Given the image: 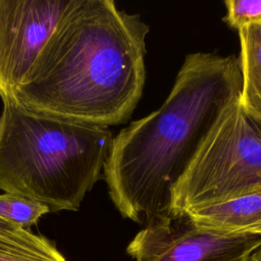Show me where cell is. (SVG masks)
<instances>
[{"label": "cell", "mask_w": 261, "mask_h": 261, "mask_svg": "<svg viewBox=\"0 0 261 261\" xmlns=\"http://www.w3.org/2000/svg\"><path fill=\"white\" fill-rule=\"evenodd\" d=\"M149 30L112 0H71L12 102L81 123H123L143 94Z\"/></svg>", "instance_id": "cell-1"}, {"label": "cell", "mask_w": 261, "mask_h": 261, "mask_svg": "<svg viewBox=\"0 0 261 261\" xmlns=\"http://www.w3.org/2000/svg\"><path fill=\"white\" fill-rule=\"evenodd\" d=\"M233 55L186 56L163 104L113 137L103 171L116 209L144 227L171 216V193L221 110L240 96Z\"/></svg>", "instance_id": "cell-2"}, {"label": "cell", "mask_w": 261, "mask_h": 261, "mask_svg": "<svg viewBox=\"0 0 261 261\" xmlns=\"http://www.w3.org/2000/svg\"><path fill=\"white\" fill-rule=\"evenodd\" d=\"M113 141L108 127L31 112L12 101L0 115V190L76 211L101 175Z\"/></svg>", "instance_id": "cell-3"}, {"label": "cell", "mask_w": 261, "mask_h": 261, "mask_svg": "<svg viewBox=\"0 0 261 261\" xmlns=\"http://www.w3.org/2000/svg\"><path fill=\"white\" fill-rule=\"evenodd\" d=\"M261 193V127L240 96L219 113L171 193L172 215Z\"/></svg>", "instance_id": "cell-4"}, {"label": "cell", "mask_w": 261, "mask_h": 261, "mask_svg": "<svg viewBox=\"0 0 261 261\" xmlns=\"http://www.w3.org/2000/svg\"><path fill=\"white\" fill-rule=\"evenodd\" d=\"M261 234H228L196 225L176 214L144 227L126 248L136 261H249Z\"/></svg>", "instance_id": "cell-5"}, {"label": "cell", "mask_w": 261, "mask_h": 261, "mask_svg": "<svg viewBox=\"0 0 261 261\" xmlns=\"http://www.w3.org/2000/svg\"><path fill=\"white\" fill-rule=\"evenodd\" d=\"M71 0H0V97L13 101Z\"/></svg>", "instance_id": "cell-6"}, {"label": "cell", "mask_w": 261, "mask_h": 261, "mask_svg": "<svg viewBox=\"0 0 261 261\" xmlns=\"http://www.w3.org/2000/svg\"><path fill=\"white\" fill-rule=\"evenodd\" d=\"M182 213L205 229L228 234H261V193L191 208Z\"/></svg>", "instance_id": "cell-7"}, {"label": "cell", "mask_w": 261, "mask_h": 261, "mask_svg": "<svg viewBox=\"0 0 261 261\" xmlns=\"http://www.w3.org/2000/svg\"><path fill=\"white\" fill-rule=\"evenodd\" d=\"M242 89L240 103L244 112L261 127V27L239 31Z\"/></svg>", "instance_id": "cell-8"}, {"label": "cell", "mask_w": 261, "mask_h": 261, "mask_svg": "<svg viewBox=\"0 0 261 261\" xmlns=\"http://www.w3.org/2000/svg\"><path fill=\"white\" fill-rule=\"evenodd\" d=\"M48 212L50 210L46 205L32 199L8 193L0 194V218L18 227L29 229Z\"/></svg>", "instance_id": "cell-9"}, {"label": "cell", "mask_w": 261, "mask_h": 261, "mask_svg": "<svg viewBox=\"0 0 261 261\" xmlns=\"http://www.w3.org/2000/svg\"><path fill=\"white\" fill-rule=\"evenodd\" d=\"M0 261H66L55 246L45 237L27 244L0 248Z\"/></svg>", "instance_id": "cell-10"}, {"label": "cell", "mask_w": 261, "mask_h": 261, "mask_svg": "<svg viewBox=\"0 0 261 261\" xmlns=\"http://www.w3.org/2000/svg\"><path fill=\"white\" fill-rule=\"evenodd\" d=\"M223 20L232 29L261 27V0H226Z\"/></svg>", "instance_id": "cell-11"}, {"label": "cell", "mask_w": 261, "mask_h": 261, "mask_svg": "<svg viewBox=\"0 0 261 261\" xmlns=\"http://www.w3.org/2000/svg\"><path fill=\"white\" fill-rule=\"evenodd\" d=\"M37 236L30 229L18 227L0 218V248L27 244L34 241Z\"/></svg>", "instance_id": "cell-12"}, {"label": "cell", "mask_w": 261, "mask_h": 261, "mask_svg": "<svg viewBox=\"0 0 261 261\" xmlns=\"http://www.w3.org/2000/svg\"><path fill=\"white\" fill-rule=\"evenodd\" d=\"M249 261H261V247L251 254Z\"/></svg>", "instance_id": "cell-13"}]
</instances>
